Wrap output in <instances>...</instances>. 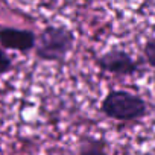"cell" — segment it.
Here are the masks:
<instances>
[{
	"label": "cell",
	"instance_id": "cell-6",
	"mask_svg": "<svg viewBox=\"0 0 155 155\" xmlns=\"http://www.w3.org/2000/svg\"><path fill=\"white\" fill-rule=\"evenodd\" d=\"M143 56L144 61L149 67L155 68V37H150L146 40L144 46H143Z\"/></svg>",
	"mask_w": 155,
	"mask_h": 155
},
{
	"label": "cell",
	"instance_id": "cell-4",
	"mask_svg": "<svg viewBox=\"0 0 155 155\" xmlns=\"http://www.w3.org/2000/svg\"><path fill=\"white\" fill-rule=\"evenodd\" d=\"M37 34L31 29H20L12 26H0V46L5 50H15L18 53H29L35 50Z\"/></svg>",
	"mask_w": 155,
	"mask_h": 155
},
{
	"label": "cell",
	"instance_id": "cell-3",
	"mask_svg": "<svg viewBox=\"0 0 155 155\" xmlns=\"http://www.w3.org/2000/svg\"><path fill=\"white\" fill-rule=\"evenodd\" d=\"M94 62L102 71H107L116 76H134L141 68L140 62L129 52L120 47H113L107 50L105 53L97 56Z\"/></svg>",
	"mask_w": 155,
	"mask_h": 155
},
{
	"label": "cell",
	"instance_id": "cell-1",
	"mask_svg": "<svg viewBox=\"0 0 155 155\" xmlns=\"http://www.w3.org/2000/svg\"><path fill=\"white\" fill-rule=\"evenodd\" d=\"M74 32L65 25H47L37 37L35 56L46 62H61L74 49Z\"/></svg>",
	"mask_w": 155,
	"mask_h": 155
},
{
	"label": "cell",
	"instance_id": "cell-5",
	"mask_svg": "<svg viewBox=\"0 0 155 155\" xmlns=\"http://www.w3.org/2000/svg\"><path fill=\"white\" fill-rule=\"evenodd\" d=\"M78 155H110V153L107 152L104 141H101L97 138L85 137L79 144Z\"/></svg>",
	"mask_w": 155,
	"mask_h": 155
},
{
	"label": "cell",
	"instance_id": "cell-7",
	"mask_svg": "<svg viewBox=\"0 0 155 155\" xmlns=\"http://www.w3.org/2000/svg\"><path fill=\"white\" fill-rule=\"evenodd\" d=\"M12 68H14L12 58L6 53V50H5L2 46H0V76L9 73Z\"/></svg>",
	"mask_w": 155,
	"mask_h": 155
},
{
	"label": "cell",
	"instance_id": "cell-2",
	"mask_svg": "<svg viewBox=\"0 0 155 155\" xmlns=\"http://www.w3.org/2000/svg\"><path fill=\"white\" fill-rule=\"evenodd\" d=\"M101 113L116 122H137L149 114V105L135 93L111 90L101 102Z\"/></svg>",
	"mask_w": 155,
	"mask_h": 155
}]
</instances>
